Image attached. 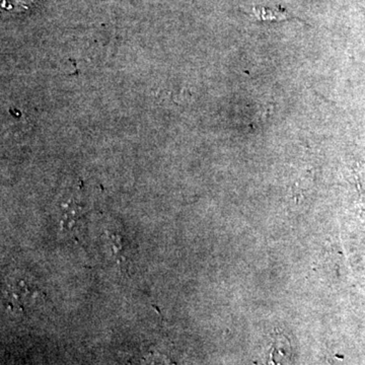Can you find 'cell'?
<instances>
[{
	"label": "cell",
	"mask_w": 365,
	"mask_h": 365,
	"mask_svg": "<svg viewBox=\"0 0 365 365\" xmlns=\"http://www.w3.org/2000/svg\"><path fill=\"white\" fill-rule=\"evenodd\" d=\"M292 359V348L287 336L276 333L269 342L267 365H289Z\"/></svg>",
	"instance_id": "obj_1"
},
{
	"label": "cell",
	"mask_w": 365,
	"mask_h": 365,
	"mask_svg": "<svg viewBox=\"0 0 365 365\" xmlns=\"http://www.w3.org/2000/svg\"><path fill=\"white\" fill-rule=\"evenodd\" d=\"M252 14L261 23H279V21L297 20L304 21L294 13L282 6H255Z\"/></svg>",
	"instance_id": "obj_2"
},
{
	"label": "cell",
	"mask_w": 365,
	"mask_h": 365,
	"mask_svg": "<svg viewBox=\"0 0 365 365\" xmlns=\"http://www.w3.org/2000/svg\"><path fill=\"white\" fill-rule=\"evenodd\" d=\"M130 365H168L165 359L157 353H148L140 359L134 360Z\"/></svg>",
	"instance_id": "obj_3"
}]
</instances>
